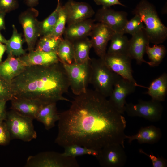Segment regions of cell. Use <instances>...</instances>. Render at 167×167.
<instances>
[{"mask_svg":"<svg viewBox=\"0 0 167 167\" xmlns=\"http://www.w3.org/2000/svg\"><path fill=\"white\" fill-rule=\"evenodd\" d=\"M107 98L88 89L76 96L69 108L59 113L55 143L63 148L77 144L98 152L112 144L125 148L126 121Z\"/></svg>","mask_w":167,"mask_h":167,"instance_id":"cell-1","label":"cell"},{"mask_svg":"<svg viewBox=\"0 0 167 167\" xmlns=\"http://www.w3.org/2000/svg\"><path fill=\"white\" fill-rule=\"evenodd\" d=\"M14 97L37 100L45 104L59 101L70 87L68 77L60 61L48 65L27 66L11 81Z\"/></svg>","mask_w":167,"mask_h":167,"instance_id":"cell-2","label":"cell"},{"mask_svg":"<svg viewBox=\"0 0 167 167\" xmlns=\"http://www.w3.org/2000/svg\"><path fill=\"white\" fill-rule=\"evenodd\" d=\"M139 15L145 26L144 29L150 43L161 44L167 38V28L162 23L154 6L146 0H142L133 11Z\"/></svg>","mask_w":167,"mask_h":167,"instance_id":"cell-3","label":"cell"},{"mask_svg":"<svg viewBox=\"0 0 167 167\" xmlns=\"http://www.w3.org/2000/svg\"><path fill=\"white\" fill-rule=\"evenodd\" d=\"M91 66L90 84L96 91L106 98L109 97L119 76L108 67L103 58H91Z\"/></svg>","mask_w":167,"mask_h":167,"instance_id":"cell-4","label":"cell"},{"mask_svg":"<svg viewBox=\"0 0 167 167\" xmlns=\"http://www.w3.org/2000/svg\"><path fill=\"white\" fill-rule=\"evenodd\" d=\"M33 119L11 109L7 112L4 121L11 139L29 142L36 138L37 133L33 123Z\"/></svg>","mask_w":167,"mask_h":167,"instance_id":"cell-5","label":"cell"},{"mask_svg":"<svg viewBox=\"0 0 167 167\" xmlns=\"http://www.w3.org/2000/svg\"><path fill=\"white\" fill-rule=\"evenodd\" d=\"M79 165L76 157L66 156L62 153L54 151H46L27 158L26 167H79Z\"/></svg>","mask_w":167,"mask_h":167,"instance_id":"cell-6","label":"cell"},{"mask_svg":"<svg viewBox=\"0 0 167 167\" xmlns=\"http://www.w3.org/2000/svg\"><path fill=\"white\" fill-rule=\"evenodd\" d=\"M91 60L82 64H63L68 77L70 87L76 96L85 92L88 89L90 83Z\"/></svg>","mask_w":167,"mask_h":167,"instance_id":"cell-7","label":"cell"},{"mask_svg":"<svg viewBox=\"0 0 167 167\" xmlns=\"http://www.w3.org/2000/svg\"><path fill=\"white\" fill-rule=\"evenodd\" d=\"M163 110L161 102L152 99L140 100L136 103H126L125 107V112L128 116L142 117L152 122L161 120Z\"/></svg>","mask_w":167,"mask_h":167,"instance_id":"cell-8","label":"cell"},{"mask_svg":"<svg viewBox=\"0 0 167 167\" xmlns=\"http://www.w3.org/2000/svg\"><path fill=\"white\" fill-rule=\"evenodd\" d=\"M103 59L108 67L118 75L133 83L136 87L147 88L139 84L134 79L132 59L128 54L106 53Z\"/></svg>","mask_w":167,"mask_h":167,"instance_id":"cell-9","label":"cell"},{"mask_svg":"<svg viewBox=\"0 0 167 167\" xmlns=\"http://www.w3.org/2000/svg\"><path fill=\"white\" fill-rule=\"evenodd\" d=\"M124 148L119 144H109L100 150L96 157L102 167H122L127 159Z\"/></svg>","mask_w":167,"mask_h":167,"instance_id":"cell-10","label":"cell"},{"mask_svg":"<svg viewBox=\"0 0 167 167\" xmlns=\"http://www.w3.org/2000/svg\"><path fill=\"white\" fill-rule=\"evenodd\" d=\"M136 87L133 83L120 76L115 82L108 100L121 114L125 113L126 97L135 92Z\"/></svg>","mask_w":167,"mask_h":167,"instance_id":"cell-11","label":"cell"},{"mask_svg":"<svg viewBox=\"0 0 167 167\" xmlns=\"http://www.w3.org/2000/svg\"><path fill=\"white\" fill-rule=\"evenodd\" d=\"M94 20L105 24L115 32L123 34L124 27L128 21L126 12L102 7L95 14Z\"/></svg>","mask_w":167,"mask_h":167,"instance_id":"cell-12","label":"cell"},{"mask_svg":"<svg viewBox=\"0 0 167 167\" xmlns=\"http://www.w3.org/2000/svg\"><path fill=\"white\" fill-rule=\"evenodd\" d=\"M115 32L102 23L96 24L89 36L94 51L99 58H103L106 53L107 44Z\"/></svg>","mask_w":167,"mask_h":167,"instance_id":"cell-13","label":"cell"},{"mask_svg":"<svg viewBox=\"0 0 167 167\" xmlns=\"http://www.w3.org/2000/svg\"><path fill=\"white\" fill-rule=\"evenodd\" d=\"M36 10L31 8L22 14L20 17L25 37L29 51L34 50L36 42L40 34L39 23L34 13Z\"/></svg>","mask_w":167,"mask_h":167,"instance_id":"cell-14","label":"cell"},{"mask_svg":"<svg viewBox=\"0 0 167 167\" xmlns=\"http://www.w3.org/2000/svg\"><path fill=\"white\" fill-rule=\"evenodd\" d=\"M67 15L68 25L90 19L95 14L88 3L69 0L63 6Z\"/></svg>","mask_w":167,"mask_h":167,"instance_id":"cell-15","label":"cell"},{"mask_svg":"<svg viewBox=\"0 0 167 167\" xmlns=\"http://www.w3.org/2000/svg\"><path fill=\"white\" fill-rule=\"evenodd\" d=\"M150 43L149 39L144 29H143L132 35L129 40L128 55L135 60L137 64L141 65L145 63L149 66V62L143 58L147 46Z\"/></svg>","mask_w":167,"mask_h":167,"instance_id":"cell-16","label":"cell"},{"mask_svg":"<svg viewBox=\"0 0 167 167\" xmlns=\"http://www.w3.org/2000/svg\"><path fill=\"white\" fill-rule=\"evenodd\" d=\"M27 66L19 57L9 55L0 63V76L7 82L12 80L20 74Z\"/></svg>","mask_w":167,"mask_h":167,"instance_id":"cell-17","label":"cell"},{"mask_svg":"<svg viewBox=\"0 0 167 167\" xmlns=\"http://www.w3.org/2000/svg\"><path fill=\"white\" fill-rule=\"evenodd\" d=\"M11 101V109L33 119L43 105L37 100L23 98L14 97Z\"/></svg>","mask_w":167,"mask_h":167,"instance_id":"cell-18","label":"cell"},{"mask_svg":"<svg viewBox=\"0 0 167 167\" xmlns=\"http://www.w3.org/2000/svg\"><path fill=\"white\" fill-rule=\"evenodd\" d=\"M29 51L19 57L26 66L48 65L60 61L55 52H46L36 50Z\"/></svg>","mask_w":167,"mask_h":167,"instance_id":"cell-19","label":"cell"},{"mask_svg":"<svg viewBox=\"0 0 167 167\" xmlns=\"http://www.w3.org/2000/svg\"><path fill=\"white\" fill-rule=\"evenodd\" d=\"M90 18L68 25L63 34L65 39L73 42L89 36L96 24Z\"/></svg>","mask_w":167,"mask_h":167,"instance_id":"cell-20","label":"cell"},{"mask_svg":"<svg viewBox=\"0 0 167 167\" xmlns=\"http://www.w3.org/2000/svg\"><path fill=\"white\" fill-rule=\"evenodd\" d=\"M162 136L161 129L152 125L142 127L135 134L131 136L126 135L128 142L136 140L140 144H153L158 142Z\"/></svg>","mask_w":167,"mask_h":167,"instance_id":"cell-21","label":"cell"},{"mask_svg":"<svg viewBox=\"0 0 167 167\" xmlns=\"http://www.w3.org/2000/svg\"><path fill=\"white\" fill-rule=\"evenodd\" d=\"M56 103L43 104L39 110L35 119L42 123L45 129L49 130L55 126L59 119Z\"/></svg>","mask_w":167,"mask_h":167,"instance_id":"cell-22","label":"cell"},{"mask_svg":"<svg viewBox=\"0 0 167 167\" xmlns=\"http://www.w3.org/2000/svg\"><path fill=\"white\" fill-rule=\"evenodd\" d=\"M145 93L152 100L161 102L164 101L167 94V74L165 72L155 79L147 87Z\"/></svg>","mask_w":167,"mask_h":167,"instance_id":"cell-23","label":"cell"},{"mask_svg":"<svg viewBox=\"0 0 167 167\" xmlns=\"http://www.w3.org/2000/svg\"><path fill=\"white\" fill-rule=\"evenodd\" d=\"M72 42L75 62L82 64L91 60L89 52L92 48V45L90 39L87 37L76 40Z\"/></svg>","mask_w":167,"mask_h":167,"instance_id":"cell-24","label":"cell"},{"mask_svg":"<svg viewBox=\"0 0 167 167\" xmlns=\"http://www.w3.org/2000/svg\"><path fill=\"white\" fill-rule=\"evenodd\" d=\"M13 33L10 39L5 44L8 55L20 57L25 55L26 52L22 48L23 40L21 35L19 33L15 25H12Z\"/></svg>","mask_w":167,"mask_h":167,"instance_id":"cell-25","label":"cell"},{"mask_svg":"<svg viewBox=\"0 0 167 167\" xmlns=\"http://www.w3.org/2000/svg\"><path fill=\"white\" fill-rule=\"evenodd\" d=\"M110 41V45L106 53L128 55L129 40L124 34L115 32Z\"/></svg>","mask_w":167,"mask_h":167,"instance_id":"cell-26","label":"cell"},{"mask_svg":"<svg viewBox=\"0 0 167 167\" xmlns=\"http://www.w3.org/2000/svg\"><path fill=\"white\" fill-rule=\"evenodd\" d=\"M60 62L63 64L70 65L74 62L73 43L71 41L63 39L56 52Z\"/></svg>","mask_w":167,"mask_h":167,"instance_id":"cell-27","label":"cell"},{"mask_svg":"<svg viewBox=\"0 0 167 167\" xmlns=\"http://www.w3.org/2000/svg\"><path fill=\"white\" fill-rule=\"evenodd\" d=\"M145 53L150 60V66H157L161 62L166 56L167 50L165 47L161 44H155L152 47L148 45Z\"/></svg>","mask_w":167,"mask_h":167,"instance_id":"cell-28","label":"cell"},{"mask_svg":"<svg viewBox=\"0 0 167 167\" xmlns=\"http://www.w3.org/2000/svg\"><path fill=\"white\" fill-rule=\"evenodd\" d=\"M61 4L58 0V4L55 10L43 22L39 23L40 34L44 36H49L52 34L57 22Z\"/></svg>","mask_w":167,"mask_h":167,"instance_id":"cell-29","label":"cell"},{"mask_svg":"<svg viewBox=\"0 0 167 167\" xmlns=\"http://www.w3.org/2000/svg\"><path fill=\"white\" fill-rule=\"evenodd\" d=\"M63 39L62 37L44 36L39 40L35 50L46 52L56 53Z\"/></svg>","mask_w":167,"mask_h":167,"instance_id":"cell-30","label":"cell"},{"mask_svg":"<svg viewBox=\"0 0 167 167\" xmlns=\"http://www.w3.org/2000/svg\"><path fill=\"white\" fill-rule=\"evenodd\" d=\"M64 151L62 154L66 156L76 157L84 155H91L96 157L98 152L77 144H73L64 148Z\"/></svg>","mask_w":167,"mask_h":167,"instance_id":"cell-31","label":"cell"},{"mask_svg":"<svg viewBox=\"0 0 167 167\" xmlns=\"http://www.w3.org/2000/svg\"><path fill=\"white\" fill-rule=\"evenodd\" d=\"M145 26L140 16L135 14L134 16L128 20L124 27L123 33L132 35L140 30L144 29Z\"/></svg>","mask_w":167,"mask_h":167,"instance_id":"cell-32","label":"cell"},{"mask_svg":"<svg viewBox=\"0 0 167 167\" xmlns=\"http://www.w3.org/2000/svg\"><path fill=\"white\" fill-rule=\"evenodd\" d=\"M67 22V15L65 10L63 6L60 7L58 17L51 35L49 36L62 37L65 29V25Z\"/></svg>","mask_w":167,"mask_h":167,"instance_id":"cell-33","label":"cell"},{"mask_svg":"<svg viewBox=\"0 0 167 167\" xmlns=\"http://www.w3.org/2000/svg\"><path fill=\"white\" fill-rule=\"evenodd\" d=\"M14 97L11 83L0 76V101L7 102Z\"/></svg>","mask_w":167,"mask_h":167,"instance_id":"cell-34","label":"cell"},{"mask_svg":"<svg viewBox=\"0 0 167 167\" xmlns=\"http://www.w3.org/2000/svg\"><path fill=\"white\" fill-rule=\"evenodd\" d=\"M4 121L0 119V146L8 144L11 139Z\"/></svg>","mask_w":167,"mask_h":167,"instance_id":"cell-35","label":"cell"},{"mask_svg":"<svg viewBox=\"0 0 167 167\" xmlns=\"http://www.w3.org/2000/svg\"><path fill=\"white\" fill-rule=\"evenodd\" d=\"M139 152L148 156L152 162L153 167H166L167 166V160L159 156L156 157L152 154H148L142 149L139 150Z\"/></svg>","mask_w":167,"mask_h":167,"instance_id":"cell-36","label":"cell"},{"mask_svg":"<svg viewBox=\"0 0 167 167\" xmlns=\"http://www.w3.org/2000/svg\"><path fill=\"white\" fill-rule=\"evenodd\" d=\"M17 6L16 0H0V12L6 13L16 8Z\"/></svg>","mask_w":167,"mask_h":167,"instance_id":"cell-37","label":"cell"},{"mask_svg":"<svg viewBox=\"0 0 167 167\" xmlns=\"http://www.w3.org/2000/svg\"><path fill=\"white\" fill-rule=\"evenodd\" d=\"M95 3L99 5H101L102 7L110 8L112 6L119 5L123 6H125L120 2L119 0H94Z\"/></svg>","mask_w":167,"mask_h":167,"instance_id":"cell-38","label":"cell"},{"mask_svg":"<svg viewBox=\"0 0 167 167\" xmlns=\"http://www.w3.org/2000/svg\"><path fill=\"white\" fill-rule=\"evenodd\" d=\"M6 101H0V119L5 121L6 116Z\"/></svg>","mask_w":167,"mask_h":167,"instance_id":"cell-39","label":"cell"},{"mask_svg":"<svg viewBox=\"0 0 167 167\" xmlns=\"http://www.w3.org/2000/svg\"><path fill=\"white\" fill-rule=\"evenodd\" d=\"M6 14L0 12V31L5 29L4 17Z\"/></svg>","mask_w":167,"mask_h":167,"instance_id":"cell-40","label":"cell"},{"mask_svg":"<svg viewBox=\"0 0 167 167\" xmlns=\"http://www.w3.org/2000/svg\"><path fill=\"white\" fill-rule=\"evenodd\" d=\"M6 50V47L5 45L0 43V63L2 61V58L3 55Z\"/></svg>","mask_w":167,"mask_h":167,"instance_id":"cell-41","label":"cell"},{"mask_svg":"<svg viewBox=\"0 0 167 167\" xmlns=\"http://www.w3.org/2000/svg\"><path fill=\"white\" fill-rule=\"evenodd\" d=\"M27 5L30 6L32 7L37 5L39 0H26Z\"/></svg>","mask_w":167,"mask_h":167,"instance_id":"cell-42","label":"cell"},{"mask_svg":"<svg viewBox=\"0 0 167 167\" xmlns=\"http://www.w3.org/2000/svg\"><path fill=\"white\" fill-rule=\"evenodd\" d=\"M7 40H6L3 36L1 34L0 32V43L5 44L6 43Z\"/></svg>","mask_w":167,"mask_h":167,"instance_id":"cell-43","label":"cell"}]
</instances>
